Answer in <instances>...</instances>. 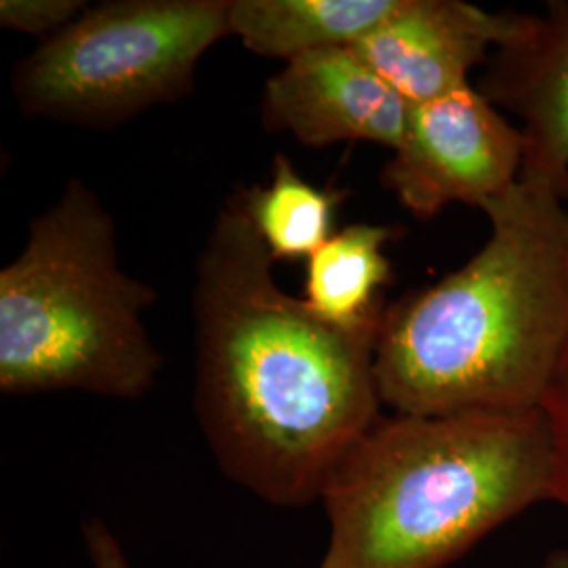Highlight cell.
I'll return each instance as SVG.
<instances>
[{
	"mask_svg": "<svg viewBox=\"0 0 568 568\" xmlns=\"http://www.w3.org/2000/svg\"><path fill=\"white\" fill-rule=\"evenodd\" d=\"M82 532L91 568H131L121 541L100 518H91Z\"/></svg>",
	"mask_w": 568,
	"mask_h": 568,
	"instance_id": "obj_15",
	"label": "cell"
},
{
	"mask_svg": "<svg viewBox=\"0 0 568 568\" xmlns=\"http://www.w3.org/2000/svg\"><path fill=\"white\" fill-rule=\"evenodd\" d=\"M264 124L305 148L368 142L392 152L406 133L410 105L354 47L286 61L264 87Z\"/></svg>",
	"mask_w": 568,
	"mask_h": 568,
	"instance_id": "obj_7",
	"label": "cell"
},
{
	"mask_svg": "<svg viewBox=\"0 0 568 568\" xmlns=\"http://www.w3.org/2000/svg\"><path fill=\"white\" fill-rule=\"evenodd\" d=\"M396 225L349 224L305 260L304 302L335 325H365L386 307L382 288L392 283L386 244Z\"/></svg>",
	"mask_w": 568,
	"mask_h": 568,
	"instance_id": "obj_11",
	"label": "cell"
},
{
	"mask_svg": "<svg viewBox=\"0 0 568 568\" xmlns=\"http://www.w3.org/2000/svg\"><path fill=\"white\" fill-rule=\"evenodd\" d=\"M241 192L215 215L196 260L194 410L225 476L265 504L321 501L345 455L382 417L365 325L318 316L283 291Z\"/></svg>",
	"mask_w": 568,
	"mask_h": 568,
	"instance_id": "obj_1",
	"label": "cell"
},
{
	"mask_svg": "<svg viewBox=\"0 0 568 568\" xmlns=\"http://www.w3.org/2000/svg\"><path fill=\"white\" fill-rule=\"evenodd\" d=\"M230 0H108L13 68L21 112L114 129L194 89L199 61L232 37Z\"/></svg>",
	"mask_w": 568,
	"mask_h": 568,
	"instance_id": "obj_5",
	"label": "cell"
},
{
	"mask_svg": "<svg viewBox=\"0 0 568 568\" xmlns=\"http://www.w3.org/2000/svg\"><path fill=\"white\" fill-rule=\"evenodd\" d=\"M483 213V248L384 312L375 375L394 413L541 408L567 358V201L520 182Z\"/></svg>",
	"mask_w": 568,
	"mask_h": 568,
	"instance_id": "obj_2",
	"label": "cell"
},
{
	"mask_svg": "<svg viewBox=\"0 0 568 568\" xmlns=\"http://www.w3.org/2000/svg\"><path fill=\"white\" fill-rule=\"evenodd\" d=\"M152 286L122 272L112 213L72 178L0 270V389L138 400L163 368L143 325Z\"/></svg>",
	"mask_w": 568,
	"mask_h": 568,
	"instance_id": "obj_4",
	"label": "cell"
},
{
	"mask_svg": "<svg viewBox=\"0 0 568 568\" xmlns=\"http://www.w3.org/2000/svg\"><path fill=\"white\" fill-rule=\"evenodd\" d=\"M89 9L84 0H2L0 26L44 41L60 34Z\"/></svg>",
	"mask_w": 568,
	"mask_h": 568,
	"instance_id": "obj_13",
	"label": "cell"
},
{
	"mask_svg": "<svg viewBox=\"0 0 568 568\" xmlns=\"http://www.w3.org/2000/svg\"><path fill=\"white\" fill-rule=\"evenodd\" d=\"M544 408L379 417L331 476L321 568H445L554 501Z\"/></svg>",
	"mask_w": 568,
	"mask_h": 568,
	"instance_id": "obj_3",
	"label": "cell"
},
{
	"mask_svg": "<svg viewBox=\"0 0 568 568\" xmlns=\"http://www.w3.org/2000/svg\"><path fill=\"white\" fill-rule=\"evenodd\" d=\"M539 568H568V549L551 551Z\"/></svg>",
	"mask_w": 568,
	"mask_h": 568,
	"instance_id": "obj_16",
	"label": "cell"
},
{
	"mask_svg": "<svg viewBox=\"0 0 568 568\" xmlns=\"http://www.w3.org/2000/svg\"><path fill=\"white\" fill-rule=\"evenodd\" d=\"M241 196L274 262L307 260L335 234L342 194L305 182L283 152L274 156L270 185L248 187Z\"/></svg>",
	"mask_w": 568,
	"mask_h": 568,
	"instance_id": "obj_12",
	"label": "cell"
},
{
	"mask_svg": "<svg viewBox=\"0 0 568 568\" xmlns=\"http://www.w3.org/2000/svg\"><path fill=\"white\" fill-rule=\"evenodd\" d=\"M541 408L548 417L556 455L554 501L568 508V354L544 398Z\"/></svg>",
	"mask_w": 568,
	"mask_h": 568,
	"instance_id": "obj_14",
	"label": "cell"
},
{
	"mask_svg": "<svg viewBox=\"0 0 568 568\" xmlns=\"http://www.w3.org/2000/svg\"><path fill=\"white\" fill-rule=\"evenodd\" d=\"M518 18L462 0H400L354 51L408 105H419L467 87L471 70L487 63Z\"/></svg>",
	"mask_w": 568,
	"mask_h": 568,
	"instance_id": "obj_9",
	"label": "cell"
},
{
	"mask_svg": "<svg viewBox=\"0 0 568 568\" xmlns=\"http://www.w3.org/2000/svg\"><path fill=\"white\" fill-rule=\"evenodd\" d=\"M525 142L518 124L471 84L410 105L406 133L382 183L419 220L448 204L485 211L520 183Z\"/></svg>",
	"mask_w": 568,
	"mask_h": 568,
	"instance_id": "obj_6",
	"label": "cell"
},
{
	"mask_svg": "<svg viewBox=\"0 0 568 568\" xmlns=\"http://www.w3.org/2000/svg\"><path fill=\"white\" fill-rule=\"evenodd\" d=\"M400 0H230V32L262 58L354 47L389 20Z\"/></svg>",
	"mask_w": 568,
	"mask_h": 568,
	"instance_id": "obj_10",
	"label": "cell"
},
{
	"mask_svg": "<svg viewBox=\"0 0 568 568\" xmlns=\"http://www.w3.org/2000/svg\"><path fill=\"white\" fill-rule=\"evenodd\" d=\"M476 89L518 121L525 142L520 182L568 203V2H551L544 16L520 13Z\"/></svg>",
	"mask_w": 568,
	"mask_h": 568,
	"instance_id": "obj_8",
	"label": "cell"
}]
</instances>
